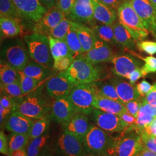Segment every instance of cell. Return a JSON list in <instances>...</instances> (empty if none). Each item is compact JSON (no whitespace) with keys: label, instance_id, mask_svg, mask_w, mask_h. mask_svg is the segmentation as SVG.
Listing matches in <instances>:
<instances>
[{"label":"cell","instance_id":"obj_22","mask_svg":"<svg viewBox=\"0 0 156 156\" xmlns=\"http://www.w3.org/2000/svg\"><path fill=\"white\" fill-rule=\"evenodd\" d=\"M95 20L103 24L112 25L117 18V11L104 4L101 0H91Z\"/></svg>","mask_w":156,"mask_h":156},{"label":"cell","instance_id":"obj_56","mask_svg":"<svg viewBox=\"0 0 156 156\" xmlns=\"http://www.w3.org/2000/svg\"><path fill=\"white\" fill-rule=\"evenodd\" d=\"M142 106L144 107L145 111L151 116L156 117V106L152 105L146 102H145L144 100H142Z\"/></svg>","mask_w":156,"mask_h":156},{"label":"cell","instance_id":"obj_20","mask_svg":"<svg viewBox=\"0 0 156 156\" xmlns=\"http://www.w3.org/2000/svg\"><path fill=\"white\" fill-rule=\"evenodd\" d=\"M91 124L87 115L77 113L72 119L64 124V130L75 134L79 138L84 140V139L89 131Z\"/></svg>","mask_w":156,"mask_h":156},{"label":"cell","instance_id":"obj_46","mask_svg":"<svg viewBox=\"0 0 156 156\" xmlns=\"http://www.w3.org/2000/svg\"><path fill=\"white\" fill-rule=\"evenodd\" d=\"M0 104L2 105L6 109H9L12 112L15 111L17 110L18 104H16L13 98L5 94L1 95L0 98Z\"/></svg>","mask_w":156,"mask_h":156},{"label":"cell","instance_id":"obj_55","mask_svg":"<svg viewBox=\"0 0 156 156\" xmlns=\"http://www.w3.org/2000/svg\"><path fill=\"white\" fill-rule=\"evenodd\" d=\"M11 111L6 109L2 105L0 104V123L1 125L5 123L9 115L11 113Z\"/></svg>","mask_w":156,"mask_h":156},{"label":"cell","instance_id":"obj_63","mask_svg":"<svg viewBox=\"0 0 156 156\" xmlns=\"http://www.w3.org/2000/svg\"><path fill=\"white\" fill-rule=\"evenodd\" d=\"M94 156V155H92V154H91V155H89V156Z\"/></svg>","mask_w":156,"mask_h":156},{"label":"cell","instance_id":"obj_41","mask_svg":"<svg viewBox=\"0 0 156 156\" xmlns=\"http://www.w3.org/2000/svg\"><path fill=\"white\" fill-rule=\"evenodd\" d=\"M142 60L145 62V64L142 67V71L145 76L149 73L156 72V58L149 56L143 58Z\"/></svg>","mask_w":156,"mask_h":156},{"label":"cell","instance_id":"obj_2","mask_svg":"<svg viewBox=\"0 0 156 156\" xmlns=\"http://www.w3.org/2000/svg\"><path fill=\"white\" fill-rule=\"evenodd\" d=\"M117 13L119 22L131 33L136 43L148 36L149 31L135 11L130 0H126L119 6Z\"/></svg>","mask_w":156,"mask_h":156},{"label":"cell","instance_id":"obj_39","mask_svg":"<svg viewBox=\"0 0 156 156\" xmlns=\"http://www.w3.org/2000/svg\"><path fill=\"white\" fill-rule=\"evenodd\" d=\"M98 95L122 102L117 94L116 90L111 83H104L101 85L100 87H98Z\"/></svg>","mask_w":156,"mask_h":156},{"label":"cell","instance_id":"obj_45","mask_svg":"<svg viewBox=\"0 0 156 156\" xmlns=\"http://www.w3.org/2000/svg\"><path fill=\"white\" fill-rule=\"evenodd\" d=\"M142 144L145 149L156 153V136L140 134Z\"/></svg>","mask_w":156,"mask_h":156},{"label":"cell","instance_id":"obj_49","mask_svg":"<svg viewBox=\"0 0 156 156\" xmlns=\"http://www.w3.org/2000/svg\"><path fill=\"white\" fill-rule=\"evenodd\" d=\"M0 152L4 155L9 154V142L6 135L2 131L0 132Z\"/></svg>","mask_w":156,"mask_h":156},{"label":"cell","instance_id":"obj_12","mask_svg":"<svg viewBox=\"0 0 156 156\" xmlns=\"http://www.w3.org/2000/svg\"><path fill=\"white\" fill-rule=\"evenodd\" d=\"M115 56L110 45L98 39L89 51L76 57L83 58L90 63L97 65L102 62H111Z\"/></svg>","mask_w":156,"mask_h":156},{"label":"cell","instance_id":"obj_59","mask_svg":"<svg viewBox=\"0 0 156 156\" xmlns=\"http://www.w3.org/2000/svg\"><path fill=\"white\" fill-rule=\"evenodd\" d=\"M138 156H156V153L144 147Z\"/></svg>","mask_w":156,"mask_h":156},{"label":"cell","instance_id":"obj_10","mask_svg":"<svg viewBox=\"0 0 156 156\" xmlns=\"http://www.w3.org/2000/svg\"><path fill=\"white\" fill-rule=\"evenodd\" d=\"M58 145L66 156H84L86 154L83 140L67 130H64L60 136Z\"/></svg>","mask_w":156,"mask_h":156},{"label":"cell","instance_id":"obj_19","mask_svg":"<svg viewBox=\"0 0 156 156\" xmlns=\"http://www.w3.org/2000/svg\"><path fill=\"white\" fill-rule=\"evenodd\" d=\"M33 119L27 117L18 111L12 112L6 120V128L12 133L30 134Z\"/></svg>","mask_w":156,"mask_h":156},{"label":"cell","instance_id":"obj_6","mask_svg":"<svg viewBox=\"0 0 156 156\" xmlns=\"http://www.w3.org/2000/svg\"><path fill=\"white\" fill-rule=\"evenodd\" d=\"M120 136L115 138L114 145L110 154L119 156H138L144 149L140 134L134 127L129 126ZM108 155V154H107Z\"/></svg>","mask_w":156,"mask_h":156},{"label":"cell","instance_id":"obj_35","mask_svg":"<svg viewBox=\"0 0 156 156\" xmlns=\"http://www.w3.org/2000/svg\"><path fill=\"white\" fill-rule=\"evenodd\" d=\"M49 126V120L48 119V117L35 120L29 134L30 140L43 135L48 128Z\"/></svg>","mask_w":156,"mask_h":156},{"label":"cell","instance_id":"obj_33","mask_svg":"<svg viewBox=\"0 0 156 156\" xmlns=\"http://www.w3.org/2000/svg\"><path fill=\"white\" fill-rule=\"evenodd\" d=\"M30 140L28 134H15L11 135L9 140V154L13 151L25 149Z\"/></svg>","mask_w":156,"mask_h":156},{"label":"cell","instance_id":"obj_62","mask_svg":"<svg viewBox=\"0 0 156 156\" xmlns=\"http://www.w3.org/2000/svg\"><path fill=\"white\" fill-rule=\"evenodd\" d=\"M5 156H11V154H7V155H5Z\"/></svg>","mask_w":156,"mask_h":156},{"label":"cell","instance_id":"obj_57","mask_svg":"<svg viewBox=\"0 0 156 156\" xmlns=\"http://www.w3.org/2000/svg\"><path fill=\"white\" fill-rule=\"evenodd\" d=\"M41 2L48 10L52 9L57 5L58 0H39Z\"/></svg>","mask_w":156,"mask_h":156},{"label":"cell","instance_id":"obj_42","mask_svg":"<svg viewBox=\"0 0 156 156\" xmlns=\"http://www.w3.org/2000/svg\"><path fill=\"white\" fill-rule=\"evenodd\" d=\"M76 0H58L56 6L64 14L67 18L69 15Z\"/></svg>","mask_w":156,"mask_h":156},{"label":"cell","instance_id":"obj_52","mask_svg":"<svg viewBox=\"0 0 156 156\" xmlns=\"http://www.w3.org/2000/svg\"><path fill=\"white\" fill-rule=\"evenodd\" d=\"M144 77V74L142 71V68L136 69L135 70L133 73H131L129 76H128V79L129 81V83L134 85L135 83L140 78Z\"/></svg>","mask_w":156,"mask_h":156},{"label":"cell","instance_id":"obj_54","mask_svg":"<svg viewBox=\"0 0 156 156\" xmlns=\"http://www.w3.org/2000/svg\"><path fill=\"white\" fill-rule=\"evenodd\" d=\"M104 4L117 11L119 6L126 0H101Z\"/></svg>","mask_w":156,"mask_h":156},{"label":"cell","instance_id":"obj_60","mask_svg":"<svg viewBox=\"0 0 156 156\" xmlns=\"http://www.w3.org/2000/svg\"><path fill=\"white\" fill-rule=\"evenodd\" d=\"M151 1V4L156 9V0H149Z\"/></svg>","mask_w":156,"mask_h":156},{"label":"cell","instance_id":"obj_36","mask_svg":"<svg viewBox=\"0 0 156 156\" xmlns=\"http://www.w3.org/2000/svg\"><path fill=\"white\" fill-rule=\"evenodd\" d=\"M155 117L145 111L142 104L138 116L136 119V131L140 134H142L146 127L153 121Z\"/></svg>","mask_w":156,"mask_h":156},{"label":"cell","instance_id":"obj_25","mask_svg":"<svg viewBox=\"0 0 156 156\" xmlns=\"http://www.w3.org/2000/svg\"><path fill=\"white\" fill-rule=\"evenodd\" d=\"M53 70V69L46 67L38 62L31 60L28 62L27 66L21 72L28 76L41 82L50 76Z\"/></svg>","mask_w":156,"mask_h":156},{"label":"cell","instance_id":"obj_27","mask_svg":"<svg viewBox=\"0 0 156 156\" xmlns=\"http://www.w3.org/2000/svg\"><path fill=\"white\" fill-rule=\"evenodd\" d=\"M0 30L1 35L6 38L14 37L20 34L22 31V24L19 19L1 17Z\"/></svg>","mask_w":156,"mask_h":156},{"label":"cell","instance_id":"obj_14","mask_svg":"<svg viewBox=\"0 0 156 156\" xmlns=\"http://www.w3.org/2000/svg\"><path fill=\"white\" fill-rule=\"evenodd\" d=\"M6 62L18 71H22L30 62L28 48L23 43L8 47L4 51Z\"/></svg>","mask_w":156,"mask_h":156},{"label":"cell","instance_id":"obj_21","mask_svg":"<svg viewBox=\"0 0 156 156\" xmlns=\"http://www.w3.org/2000/svg\"><path fill=\"white\" fill-rule=\"evenodd\" d=\"M116 90L117 94L123 104L133 100H140L141 95L133 84L118 78H113L111 80Z\"/></svg>","mask_w":156,"mask_h":156},{"label":"cell","instance_id":"obj_61","mask_svg":"<svg viewBox=\"0 0 156 156\" xmlns=\"http://www.w3.org/2000/svg\"><path fill=\"white\" fill-rule=\"evenodd\" d=\"M105 156H117V154H108Z\"/></svg>","mask_w":156,"mask_h":156},{"label":"cell","instance_id":"obj_18","mask_svg":"<svg viewBox=\"0 0 156 156\" xmlns=\"http://www.w3.org/2000/svg\"><path fill=\"white\" fill-rule=\"evenodd\" d=\"M67 18L84 25L92 23L95 19L91 0H76L73 11Z\"/></svg>","mask_w":156,"mask_h":156},{"label":"cell","instance_id":"obj_15","mask_svg":"<svg viewBox=\"0 0 156 156\" xmlns=\"http://www.w3.org/2000/svg\"><path fill=\"white\" fill-rule=\"evenodd\" d=\"M111 62L113 73L117 76L127 79L135 70L142 68L140 60L131 55H115Z\"/></svg>","mask_w":156,"mask_h":156},{"label":"cell","instance_id":"obj_32","mask_svg":"<svg viewBox=\"0 0 156 156\" xmlns=\"http://www.w3.org/2000/svg\"><path fill=\"white\" fill-rule=\"evenodd\" d=\"M49 136L47 135H43L38 138L31 140L28 142L26 149L27 156H39L47 144Z\"/></svg>","mask_w":156,"mask_h":156},{"label":"cell","instance_id":"obj_37","mask_svg":"<svg viewBox=\"0 0 156 156\" xmlns=\"http://www.w3.org/2000/svg\"><path fill=\"white\" fill-rule=\"evenodd\" d=\"M70 23L71 20L66 17L64 18L56 27L50 32L49 36L56 39L65 41L69 30Z\"/></svg>","mask_w":156,"mask_h":156},{"label":"cell","instance_id":"obj_11","mask_svg":"<svg viewBox=\"0 0 156 156\" xmlns=\"http://www.w3.org/2000/svg\"><path fill=\"white\" fill-rule=\"evenodd\" d=\"M147 30L156 34V9L149 0H130Z\"/></svg>","mask_w":156,"mask_h":156},{"label":"cell","instance_id":"obj_44","mask_svg":"<svg viewBox=\"0 0 156 156\" xmlns=\"http://www.w3.org/2000/svg\"><path fill=\"white\" fill-rule=\"evenodd\" d=\"M136 46L139 50L144 51L150 55L156 53V42L152 41H139L137 42Z\"/></svg>","mask_w":156,"mask_h":156},{"label":"cell","instance_id":"obj_9","mask_svg":"<svg viewBox=\"0 0 156 156\" xmlns=\"http://www.w3.org/2000/svg\"><path fill=\"white\" fill-rule=\"evenodd\" d=\"M21 18L37 22L48 11L39 0H13Z\"/></svg>","mask_w":156,"mask_h":156},{"label":"cell","instance_id":"obj_3","mask_svg":"<svg viewBox=\"0 0 156 156\" xmlns=\"http://www.w3.org/2000/svg\"><path fill=\"white\" fill-rule=\"evenodd\" d=\"M83 58L76 57L66 71L67 76L74 86L91 83L98 81L102 76V71Z\"/></svg>","mask_w":156,"mask_h":156},{"label":"cell","instance_id":"obj_13","mask_svg":"<svg viewBox=\"0 0 156 156\" xmlns=\"http://www.w3.org/2000/svg\"><path fill=\"white\" fill-rule=\"evenodd\" d=\"M74 86L65 71L50 78L46 83V88L49 95L56 99L68 96Z\"/></svg>","mask_w":156,"mask_h":156},{"label":"cell","instance_id":"obj_31","mask_svg":"<svg viewBox=\"0 0 156 156\" xmlns=\"http://www.w3.org/2000/svg\"><path fill=\"white\" fill-rule=\"evenodd\" d=\"M65 41L69 49L75 57L84 53L81 43L78 38V34L72 24L71 21L70 23L69 30L67 34Z\"/></svg>","mask_w":156,"mask_h":156},{"label":"cell","instance_id":"obj_8","mask_svg":"<svg viewBox=\"0 0 156 156\" xmlns=\"http://www.w3.org/2000/svg\"><path fill=\"white\" fill-rule=\"evenodd\" d=\"M93 118L97 127L108 133H121L129 127L119 116L95 109Z\"/></svg>","mask_w":156,"mask_h":156},{"label":"cell","instance_id":"obj_16","mask_svg":"<svg viewBox=\"0 0 156 156\" xmlns=\"http://www.w3.org/2000/svg\"><path fill=\"white\" fill-rule=\"evenodd\" d=\"M64 14L57 6L48 10L34 26V33L49 36L50 32L65 18Z\"/></svg>","mask_w":156,"mask_h":156},{"label":"cell","instance_id":"obj_58","mask_svg":"<svg viewBox=\"0 0 156 156\" xmlns=\"http://www.w3.org/2000/svg\"><path fill=\"white\" fill-rule=\"evenodd\" d=\"M11 156H27V152L25 149H22L19 150L13 151L10 153Z\"/></svg>","mask_w":156,"mask_h":156},{"label":"cell","instance_id":"obj_17","mask_svg":"<svg viewBox=\"0 0 156 156\" xmlns=\"http://www.w3.org/2000/svg\"><path fill=\"white\" fill-rule=\"evenodd\" d=\"M77 113L68 96L56 98L53 104L52 116L57 123L64 125Z\"/></svg>","mask_w":156,"mask_h":156},{"label":"cell","instance_id":"obj_28","mask_svg":"<svg viewBox=\"0 0 156 156\" xmlns=\"http://www.w3.org/2000/svg\"><path fill=\"white\" fill-rule=\"evenodd\" d=\"M50 42V50L54 60L62 57L75 58L66 41L54 38L48 36Z\"/></svg>","mask_w":156,"mask_h":156},{"label":"cell","instance_id":"obj_43","mask_svg":"<svg viewBox=\"0 0 156 156\" xmlns=\"http://www.w3.org/2000/svg\"><path fill=\"white\" fill-rule=\"evenodd\" d=\"M74 58L62 57L54 60V69L59 71H65L71 66Z\"/></svg>","mask_w":156,"mask_h":156},{"label":"cell","instance_id":"obj_7","mask_svg":"<svg viewBox=\"0 0 156 156\" xmlns=\"http://www.w3.org/2000/svg\"><path fill=\"white\" fill-rule=\"evenodd\" d=\"M51 109L49 103L38 94L27 96L18 104L16 111L32 119H40L47 117Z\"/></svg>","mask_w":156,"mask_h":156},{"label":"cell","instance_id":"obj_1","mask_svg":"<svg viewBox=\"0 0 156 156\" xmlns=\"http://www.w3.org/2000/svg\"><path fill=\"white\" fill-rule=\"evenodd\" d=\"M97 95L98 87L91 83L75 86L68 97L78 113L89 115L95 109Z\"/></svg>","mask_w":156,"mask_h":156},{"label":"cell","instance_id":"obj_26","mask_svg":"<svg viewBox=\"0 0 156 156\" xmlns=\"http://www.w3.org/2000/svg\"><path fill=\"white\" fill-rule=\"evenodd\" d=\"M114 34L117 44L126 49L133 50L135 49L136 41L131 33L119 22H115L112 24Z\"/></svg>","mask_w":156,"mask_h":156},{"label":"cell","instance_id":"obj_38","mask_svg":"<svg viewBox=\"0 0 156 156\" xmlns=\"http://www.w3.org/2000/svg\"><path fill=\"white\" fill-rule=\"evenodd\" d=\"M20 73V86L22 90L23 94L25 95L33 91L39 83V81L28 76L24 74L22 72Z\"/></svg>","mask_w":156,"mask_h":156},{"label":"cell","instance_id":"obj_53","mask_svg":"<svg viewBox=\"0 0 156 156\" xmlns=\"http://www.w3.org/2000/svg\"><path fill=\"white\" fill-rule=\"evenodd\" d=\"M142 134H144L149 136H156V117L153 120Z\"/></svg>","mask_w":156,"mask_h":156},{"label":"cell","instance_id":"obj_51","mask_svg":"<svg viewBox=\"0 0 156 156\" xmlns=\"http://www.w3.org/2000/svg\"><path fill=\"white\" fill-rule=\"evenodd\" d=\"M143 100L151 105L156 106V83L152 85L151 91Z\"/></svg>","mask_w":156,"mask_h":156},{"label":"cell","instance_id":"obj_30","mask_svg":"<svg viewBox=\"0 0 156 156\" xmlns=\"http://www.w3.org/2000/svg\"><path fill=\"white\" fill-rule=\"evenodd\" d=\"M91 28L94 31L98 39L106 42L109 45H115L117 44L112 25L102 24L101 25L93 26Z\"/></svg>","mask_w":156,"mask_h":156},{"label":"cell","instance_id":"obj_24","mask_svg":"<svg viewBox=\"0 0 156 156\" xmlns=\"http://www.w3.org/2000/svg\"><path fill=\"white\" fill-rule=\"evenodd\" d=\"M95 109L119 116L127 109L124 104L117 101L97 95L94 104Z\"/></svg>","mask_w":156,"mask_h":156},{"label":"cell","instance_id":"obj_48","mask_svg":"<svg viewBox=\"0 0 156 156\" xmlns=\"http://www.w3.org/2000/svg\"><path fill=\"white\" fill-rule=\"evenodd\" d=\"M136 88L141 96L145 97L151 91L152 85L146 80H143L136 85Z\"/></svg>","mask_w":156,"mask_h":156},{"label":"cell","instance_id":"obj_34","mask_svg":"<svg viewBox=\"0 0 156 156\" xmlns=\"http://www.w3.org/2000/svg\"><path fill=\"white\" fill-rule=\"evenodd\" d=\"M0 16L17 19L21 18L13 0H0Z\"/></svg>","mask_w":156,"mask_h":156},{"label":"cell","instance_id":"obj_5","mask_svg":"<svg viewBox=\"0 0 156 156\" xmlns=\"http://www.w3.org/2000/svg\"><path fill=\"white\" fill-rule=\"evenodd\" d=\"M114 142L113 137L94 125H91L83 140L86 151L95 156H105L110 154Z\"/></svg>","mask_w":156,"mask_h":156},{"label":"cell","instance_id":"obj_4","mask_svg":"<svg viewBox=\"0 0 156 156\" xmlns=\"http://www.w3.org/2000/svg\"><path fill=\"white\" fill-rule=\"evenodd\" d=\"M24 40L31 58L54 69V58L51 53L48 36L34 33L26 36Z\"/></svg>","mask_w":156,"mask_h":156},{"label":"cell","instance_id":"obj_40","mask_svg":"<svg viewBox=\"0 0 156 156\" xmlns=\"http://www.w3.org/2000/svg\"><path fill=\"white\" fill-rule=\"evenodd\" d=\"M1 90L4 94L12 98H18L23 95L20 83L3 84L1 83Z\"/></svg>","mask_w":156,"mask_h":156},{"label":"cell","instance_id":"obj_50","mask_svg":"<svg viewBox=\"0 0 156 156\" xmlns=\"http://www.w3.org/2000/svg\"><path fill=\"white\" fill-rule=\"evenodd\" d=\"M119 116L124 122H125L127 124H128L129 126L135 127V128H136V119L128 111L123 112L121 115H119Z\"/></svg>","mask_w":156,"mask_h":156},{"label":"cell","instance_id":"obj_29","mask_svg":"<svg viewBox=\"0 0 156 156\" xmlns=\"http://www.w3.org/2000/svg\"><path fill=\"white\" fill-rule=\"evenodd\" d=\"M0 79L1 83H20V73L6 61L1 60L0 64Z\"/></svg>","mask_w":156,"mask_h":156},{"label":"cell","instance_id":"obj_64","mask_svg":"<svg viewBox=\"0 0 156 156\" xmlns=\"http://www.w3.org/2000/svg\"></svg>","mask_w":156,"mask_h":156},{"label":"cell","instance_id":"obj_23","mask_svg":"<svg viewBox=\"0 0 156 156\" xmlns=\"http://www.w3.org/2000/svg\"><path fill=\"white\" fill-rule=\"evenodd\" d=\"M73 27L78 34V38L81 43L84 52L89 51L97 41V37L92 28L83 24L71 21Z\"/></svg>","mask_w":156,"mask_h":156},{"label":"cell","instance_id":"obj_47","mask_svg":"<svg viewBox=\"0 0 156 156\" xmlns=\"http://www.w3.org/2000/svg\"><path fill=\"white\" fill-rule=\"evenodd\" d=\"M142 104V101L136 100L131 101L127 103H126L124 105L126 107L127 111L136 119Z\"/></svg>","mask_w":156,"mask_h":156}]
</instances>
